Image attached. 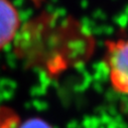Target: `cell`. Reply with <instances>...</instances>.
I'll use <instances>...</instances> for the list:
<instances>
[{
  "mask_svg": "<svg viewBox=\"0 0 128 128\" xmlns=\"http://www.w3.org/2000/svg\"><path fill=\"white\" fill-rule=\"evenodd\" d=\"M105 60L112 87L128 95V38L109 42Z\"/></svg>",
  "mask_w": 128,
  "mask_h": 128,
  "instance_id": "1",
  "label": "cell"
},
{
  "mask_svg": "<svg viewBox=\"0 0 128 128\" xmlns=\"http://www.w3.org/2000/svg\"><path fill=\"white\" fill-rule=\"evenodd\" d=\"M20 18L10 0H0V50L7 46L16 36Z\"/></svg>",
  "mask_w": 128,
  "mask_h": 128,
  "instance_id": "2",
  "label": "cell"
},
{
  "mask_svg": "<svg viewBox=\"0 0 128 128\" xmlns=\"http://www.w3.org/2000/svg\"><path fill=\"white\" fill-rule=\"evenodd\" d=\"M19 116L9 107H0V128H18Z\"/></svg>",
  "mask_w": 128,
  "mask_h": 128,
  "instance_id": "3",
  "label": "cell"
},
{
  "mask_svg": "<svg viewBox=\"0 0 128 128\" xmlns=\"http://www.w3.org/2000/svg\"><path fill=\"white\" fill-rule=\"evenodd\" d=\"M18 128H52V126L40 118H31L20 123Z\"/></svg>",
  "mask_w": 128,
  "mask_h": 128,
  "instance_id": "4",
  "label": "cell"
}]
</instances>
